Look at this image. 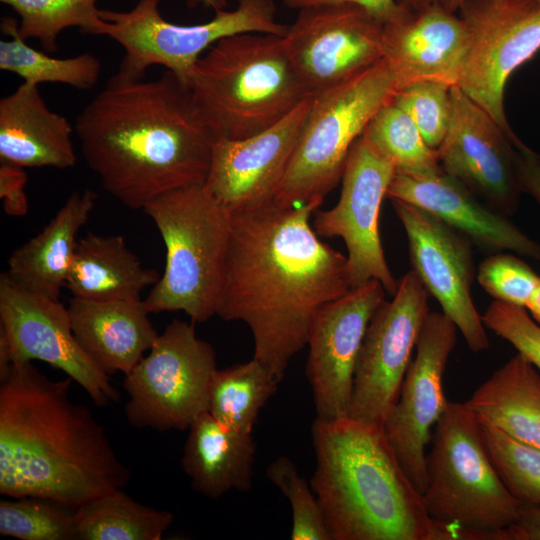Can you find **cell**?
<instances>
[{
    "mask_svg": "<svg viewBox=\"0 0 540 540\" xmlns=\"http://www.w3.org/2000/svg\"><path fill=\"white\" fill-rule=\"evenodd\" d=\"M451 117L437 148L441 169L494 210L514 214L523 194L517 146L508 134L458 86H452Z\"/></svg>",
    "mask_w": 540,
    "mask_h": 540,
    "instance_id": "16",
    "label": "cell"
},
{
    "mask_svg": "<svg viewBox=\"0 0 540 540\" xmlns=\"http://www.w3.org/2000/svg\"><path fill=\"white\" fill-rule=\"evenodd\" d=\"M458 328L443 312L430 311L416 356L405 374L398 399L383 427L405 473L422 494L427 487V446L447 404L443 375L456 345Z\"/></svg>",
    "mask_w": 540,
    "mask_h": 540,
    "instance_id": "17",
    "label": "cell"
},
{
    "mask_svg": "<svg viewBox=\"0 0 540 540\" xmlns=\"http://www.w3.org/2000/svg\"><path fill=\"white\" fill-rule=\"evenodd\" d=\"M97 195L74 191L49 223L15 249L8 259V276L20 286L59 300L72 263L80 229L88 221Z\"/></svg>",
    "mask_w": 540,
    "mask_h": 540,
    "instance_id": "25",
    "label": "cell"
},
{
    "mask_svg": "<svg viewBox=\"0 0 540 540\" xmlns=\"http://www.w3.org/2000/svg\"><path fill=\"white\" fill-rule=\"evenodd\" d=\"M506 540H540V507L521 505L516 520L505 530Z\"/></svg>",
    "mask_w": 540,
    "mask_h": 540,
    "instance_id": "43",
    "label": "cell"
},
{
    "mask_svg": "<svg viewBox=\"0 0 540 540\" xmlns=\"http://www.w3.org/2000/svg\"><path fill=\"white\" fill-rule=\"evenodd\" d=\"M196 4H202L206 8L213 9L215 12L225 10L228 0H193Z\"/></svg>",
    "mask_w": 540,
    "mask_h": 540,
    "instance_id": "46",
    "label": "cell"
},
{
    "mask_svg": "<svg viewBox=\"0 0 540 540\" xmlns=\"http://www.w3.org/2000/svg\"><path fill=\"white\" fill-rule=\"evenodd\" d=\"M143 211L166 249L163 275L143 299L149 313L182 311L193 322L217 315L231 219L204 184L166 192Z\"/></svg>",
    "mask_w": 540,
    "mask_h": 540,
    "instance_id": "6",
    "label": "cell"
},
{
    "mask_svg": "<svg viewBox=\"0 0 540 540\" xmlns=\"http://www.w3.org/2000/svg\"><path fill=\"white\" fill-rule=\"evenodd\" d=\"M73 333L107 375L128 374L158 337L143 300H88L68 304Z\"/></svg>",
    "mask_w": 540,
    "mask_h": 540,
    "instance_id": "23",
    "label": "cell"
},
{
    "mask_svg": "<svg viewBox=\"0 0 540 540\" xmlns=\"http://www.w3.org/2000/svg\"><path fill=\"white\" fill-rule=\"evenodd\" d=\"M281 380L256 358L217 369L208 392L207 411L231 429L252 433L259 412Z\"/></svg>",
    "mask_w": 540,
    "mask_h": 540,
    "instance_id": "30",
    "label": "cell"
},
{
    "mask_svg": "<svg viewBox=\"0 0 540 540\" xmlns=\"http://www.w3.org/2000/svg\"><path fill=\"white\" fill-rule=\"evenodd\" d=\"M385 294L382 284L372 279L328 302L315 315L307 338L305 373L313 393L316 419L349 417L359 351Z\"/></svg>",
    "mask_w": 540,
    "mask_h": 540,
    "instance_id": "19",
    "label": "cell"
},
{
    "mask_svg": "<svg viewBox=\"0 0 540 540\" xmlns=\"http://www.w3.org/2000/svg\"><path fill=\"white\" fill-rule=\"evenodd\" d=\"M0 534L21 540H77L75 510L39 497L1 500Z\"/></svg>",
    "mask_w": 540,
    "mask_h": 540,
    "instance_id": "34",
    "label": "cell"
},
{
    "mask_svg": "<svg viewBox=\"0 0 540 540\" xmlns=\"http://www.w3.org/2000/svg\"><path fill=\"white\" fill-rule=\"evenodd\" d=\"M408 241L412 271L474 353L489 348L482 316L471 295L475 278L473 244L434 214L391 199Z\"/></svg>",
    "mask_w": 540,
    "mask_h": 540,
    "instance_id": "18",
    "label": "cell"
},
{
    "mask_svg": "<svg viewBox=\"0 0 540 540\" xmlns=\"http://www.w3.org/2000/svg\"><path fill=\"white\" fill-rule=\"evenodd\" d=\"M397 91L395 74L383 58L353 78L313 96L274 202L319 207L341 181L353 144Z\"/></svg>",
    "mask_w": 540,
    "mask_h": 540,
    "instance_id": "8",
    "label": "cell"
},
{
    "mask_svg": "<svg viewBox=\"0 0 540 540\" xmlns=\"http://www.w3.org/2000/svg\"><path fill=\"white\" fill-rule=\"evenodd\" d=\"M362 136L393 163L397 173L424 175L441 169L437 150L427 144L410 117L393 100L375 114Z\"/></svg>",
    "mask_w": 540,
    "mask_h": 540,
    "instance_id": "32",
    "label": "cell"
},
{
    "mask_svg": "<svg viewBox=\"0 0 540 540\" xmlns=\"http://www.w3.org/2000/svg\"><path fill=\"white\" fill-rule=\"evenodd\" d=\"M467 48L464 24L440 3L384 24V59L398 90L422 81L456 86Z\"/></svg>",
    "mask_w": 540,
    "mask_h": 540,
    "instance_id": "22",
    "label": "cell"
},
{
    "mask_svg": "<svg viewBox=\"0 0 540 540\" xmlns=\"http://www.w3.org/2000/svg\"><path fill=\"white\" fill-rule=\"evenodd\" d=\"M451 86L422 81L398 90L393 102L413 121L427 144L436 149L442 143L451 117Z\"/></svg>",
    "mask_w": 540,
    "mask_h": 540,
    "instance_id": "37",
    "label": "cell"
},
{
    "mask_svg": "<svg viewBox=\"0 0 540 540\" xmlns=\"http://www.w3.org/2000/svg\"><path fill=\"white\" fill-rule=\"evenodd\" d=\"M28 177L23 167L0 162V198L6 214L21 217L28 212L25 185Z\"/></svg>",
    "mask_w": 540,
    "mask_h": 540,
    "instance_id": "40",
    "label": "cell"
},
{
    "mask_svg": "<svg viewBox=\"0 0 540 540\" xmlns=\"http://www.w3.org/2000/svg\"><path fill=\"white\" fill-rule=\"evenodd\" d=\"M337 3L359 5L365 8L383 24L397 21L409 13V11L401 6L397 0H284V4L287 7L298 10L307 7Z\"/></svg>",
    "mask_w": 540,
    "mask_h": 540,
    "instance_id": "41",
    "label": "cell"
},
{
    "mask_svg": "<svg viewBox=\"0 0 540 540\" xmlns=\"http://www.w3.org/2000/svg\"><path fill=\"white\" fill-rule=\"evenodd\" d=\"M173 520L171 512L143 505L123 488L75 510L77 540H160Z\"/></svg>",
    "mask_w": 540,
    "mask_h": 540,
    "instance_id": "29",
    "label": "cell"
},
{
    "mask_svg": "<svg viewBox=\"0 0 540 540\" xmlns=\"http://www.w3.org/2000/svg\"><path fill=\"white\" fill-rule=\"evenodd\" d=\"M409 12H416L433 4L439 3V0H397Z\"/></svg>",
    "mask_w": 540,
    "mask_h": 540,
    "instance_id": "45",
    "label": "cell"
},
{
    "mask_svg": "<svg viewBox=\"0 0 540 540\" xmlns=\"http://www.w3.org/2000/svg\"><path fill=\"white\" fill-rule=\"evenodd\" d=\"M464 0H439V3L451 12H457Z\"/></svg>",
    "mask_w": 540,
    "mask_h": 540,
    "instance_id": "47",
    "label": "cell"
},
{
    "mask_svg": "<svg viewBox=\"0 0 540 540\" xmlns=\"http://www.w3.org/2000/svg\"><path fill=\"white\" fill-rule=\"evenodd\" d=\"M533 320L540 325V284L530 297L526 307Z\"/></svg>",
    "mask_w": 540,
    "mask_h": 540,
    "instance_id": "44",
    "label": "cell"
},
{
    "mask_svg": "<svg viewBox=\"0 0 540 540\" xmlns=\"http://www.w3.org/2000/svg\"><path fill=\"white\" fill-rule=\"evenodd\" d=\"M395 173L393 163L361 136L349 152L337 204L316 212L312 226L317 235L340 237L346 245L351 288L375 279L389 295L398 289L379 234L381 204Z\"/></svg>",
    "mask_w": 540,
    "mask_h": 540,
    "instance_id": "13",
    "label": "cell"
},
{
    "mask_svg": "<svg viewBox=\"0 0 540 540\" xmlns=\"http://www.w3.org/2000/svg\"><path fill=\"white\" fill-rule=\"evenodd\" d=\"M266 476L287 498L292 511V540H330L319 501L294 462L280 456L270 463Z\"/></svg>",
    "mask_w": 540,
    "mask_h": 540,
    "instance_id": "36",
    "label": "cell"
},
{
    "mask_svg": "<svg viewBox=\"0 0 540 540\" xmlns=\"http://www.w3.org/2000/svg\"><path fill=\"white\" fill-rule=\"evenodd\" d=\"M186 86L216 138L233 140L270 128L313 97L283 36L257 32L213 44L194 65Z\"/></svg>",
    "mask_w": 540,
    "mask_h": 540,
    "instance_id": "5",
    "label": "cell"
},
{
    "mask_svg": "<svg viewBox=\"0 0 540 540\" xmlns=\"http://www.w3.org/2000/svg\"><path fill=\"white\" fill-rule=\"evenodd\" d=\"M74 129L102 187L135 210L166 192L204 184L216 140L188 87L166 69L153 80L114 74Z\"/></svg>",
    "mask_w": 540,
    "mask_h": 540,
    "instance_id": "2",
    "label": "cell"
},
{
    "mask_svg": "<svg viewBox=\"0 0 540 540\" xmlns=\"http://www.w3.org/2000/svg\"><path fill=\"white\" fill-rule=\"evenodd\" d=\"M384 24L351 3L299 10L283 40L303 82L315 96L384 58Z\"/></svg>",
    "mask_w": 540,
    "mask_h": 540,
    "instance_id": "14",
    "label": "cell"
},
{
    "mask_svg": "<svg viewBox=\"0 0 540 540\" xmlns=\"http://www.w3.org/2000/svg\"><path fill=\"white\" fill-rule=\"evenodd\" d=\"M0 331L8 340L12 363L46 362L79 384L96 405L119 401L109 375L78 343L68 308L20 286L6 272L0 276Z\"/></svg>",
    "mask_w": 540,
    "mask_h": 540,
    "instance_id": "15",
    "label": "cell"
},
{
    "mask_svg": "<svg viewBox=\"0 0 540 540\" xmlns=\"http://www.w3.org/2000/svg\"><path fill=\"white\" fill-rule=\"evenodd\" d=\"M20 17L18 33L24 39H38L47 53L57 51L59 34L70 27L99 35L103 20L97 0H0Z\"/></svg>",
    "mask_w": 540,
    "mask_h": 540,
    "instance_id": "33",
    "label": "cell"
},
{
    "mask_svg": "<svg viewBox=\"0 0 540 540\" xmlns=\"http://www.w3.org/2000/svg\"><path fill=\"white\" fill-rule=\"evenodd\" d=\"M19 23L4 18L1 31L10 40L0 41V69L14 73L24 83H61L78 89L94 87L102 71L101 61L91 53L70 58H55L30 47L18 33Z\"/></svg>",
    "mask_w": 540,
    "mask_h": 540,
    "instance_id": "31",
    "label": "cell"
},
{
    "mask_svg": "<svg viewBox=\"0 0 540 540\" xmlns=\"http://www.w3.org/2000/svg\"><path fill=\"white\" fill-rule=\"evenodd\" d=\"M477 280L494 300L524 308L540 284V276L527 263L504 252L493 253L481 262Z\"/></svg>",
    "mask_w": 540,
    "mask_h": 540,
    "instance_id": "38",
    "label": "cell"
},
{
    "mask_svg": "<svg viewBox=\"0 0 540 540\" xmlns=\"http://www.w3.org/2000/svg\"><path fill=\"white\" fill-rule=\"evenodd\" d=\"M74 127L52 111L39 86L22 83L0 99V162L23 168L75 166Z\"/></svg>",
    "mask_w": 540,
    "mask_h": 540,
    "instance_id": "24",
    "label": "cell"
},
{
    "mask_svg": "<svg viewBox=\"0 0 540 540\" xmlns=\"http://www.w3.org/2000/svg\"><path fill=\"white\" fill-rule=\"evenodd\" d=\"M465 404L481 424L540 448V371L521 353L499 367Z\"/></svg>",
    "mask_w": 540,
    "mask_h": 540,
    "instance_id": "28",
    "label": "cell"
},
{
    "mask_svg": "<svg viewBox=\"0 0 540 540\" xmlns=\"http://www.w3.org/2000/svg\"><path fill=\"white\" fill-rule=\"evenodd\" d=\"M73 379L52 380L32 361L0 378V493L76 510L124 488L130 470L90 409L71 399Z\"/></svg>",
    "mask_w": 540,
    "mask_h": 540,
    "instance_id": "3",
    "label": "cell"
},
{
    "mask_svg": "<svg viewBox=\"0 0 540 540\" xmlns=\"http://www.w3.org/2000/svg\"><path fill=\"white\" fill-rule=\"evenodd\" d=\"M217 370L212 345L194 325L173 320L125 376V415L135 428L186 430L207 411L208 392Z\"/></svg>",
    "mask_w": 540,
    "mask_h": 540,
    "instance_id": "10",
    "label": "cell"
},
{
    "mask_svg": "<svg viewBox=\"0 0 540 540\" xmlns=\"http://www.w3.org/2000/svg\"><path fill=\"white\" fill-rule=\"evenodd\" d=\"M459 17L467 48L457 85L508 134V79L540 51V0H464Z\"/></svg>",
    "mask_w": 540,
    "mask_h": 540,
    "instance_id": "11",
    "label": "cell"
},
{
    "mask_svg": "<svg viewBox=\"0 0 540 540\" xmlns=\"http://www.w3.org/2000/svg\"><path fill=\"white\" fill-rule=\"evenodd\" d=\"M482 320L486 328L510 343L540 371V325L526 308L494 300Z\"/></svg>",
    "mask_w": 540,
    "mask_h": 540,
    "instance_id": "39",
    "label": "cell"
},
{
    "mask_svg": "<svg viewBox=\"0 0 540 540\" xmlns=\"http://www.w3.org/2000/svg\"><path fill=\"white\" fill-rule=\"evenodd\" d=\"M430 443L422 493L429 516L461 530L466 540H506L521 504L497 473L481 423L465 402L447 401Z\"/></svg>",
    "mask_w": 540,
    "mask_h": 540,
    "instance_id": "7",
    "label": "cell"
},
{
    "mask_svg": "<svg viewBox=\"0 0 540 540\" xmlns=\"http://www.w3.org/2000/svg\"><path fill=\"white\" fill-rule=\"evenodd\" d=\"M488 455L510 494L521 504L540 507V448L481 424Z\"/></svg>",
    "mask_w": 540,
    "mask_h": 540,
    "instance_id": "35",
    "label": "cell"
},
{
    "mask_svg": "<svg viewBox=\"0 0 540 540\" xmlns=\"http://www.w3.org/2000/svg\"><path fill=\"white\" fill-rule=\"evenodd\" d=\"M310 481L330 540H465L427 513L382 425L315 419Z\"/></svg>",
    "mask_w": 540,
    "mask_h": 540,
    "instance_id": "4",
    "label": "cell"
},
{
    "mask_svg": "<svg viewBox=\"0 0 540 540\" xmlns=\"http://www.w3.org/2000/svg\"><path fill=\"white\" fill-rule=\"evenodd\" d=\"M160 276L145 267L120 235L89 233L79 238L65 286L88 300H141Z\"/></svg>",
    "mask_w": 540,
    "mask_h": 540,
    "instance_id": "27",
    "label": "cell"
},
{
    "mask_svg": "<svg viewBox=\"0 0 540 540\" xmlns=\"http://www.w3.org/2000/svg\"><path fill=\"white\" fill-rule=\"evenodd\" d=\"M386 197L434 214L484 252L508 251L540 262V243L442 169L424 175L396 172Z\"/></svg>",
    "mask_w": 540,
    "mask_h": 540,
    "instance_id": "21",
    "label": "cell"
},
{
    "mask_svg": "<svg viewBox=\"0 0 540 540\" xmlns=\"http://www.w3.org/2000/svg\"><path fill=\"white\" fill-rule=\"evenodd\" d=\"M518 171L523 193L540 205V154L523 142L517 146Z\"/></svg>",
    "mask_w": 540,
    "mask_h": 540,
    "instance_id": "42",
    "label": "cell"
},
{
    "mask_svg": "<svg viewBox=\"0 0 540 540\" xmlns=\"http://www.w3.org/2000/svg\"><path fill=\"white\" fill-rule=\"evenodd\" d=\"M311 100L258 134L236 140L216 138L204 185L229 215L274 201Z\"/></svg>",
    "mask_w": 540,
    "mask_h": 540,
    "instance_id": "20",
    "label": "cell"
},
{
    "mask_svg": "<svg viewBox=\"0 0 540 540\" xmlns=\"http://www.w3.org/2000/svg\"><path fill=\"white\" fill-rule=\"evenodd\" d=\"M255 456L252 433L226 427L206 411L188 428L181 465L195 491L217 499L251 489Z\"/></svg>",
    "mask_w": 540,
    "mask_h": 540,
    "instance_id": "26",
    "label": "cell"
},
{
    "mask_svg": "<svg viewBox=\"0 0 540 540\" xmlns=\"http://www.w3.org/2000/svg\"><path fill=\"white\" fill-rule=\"evenodd\" d=\"M159 3L139 0L125 12L100 9L99 35L110 37L124 51L117 76L143 79L149 67L159 65L186 85L198 59L219 40L248 32L283 36L288 30L276 20L274 0H238L235 9L216 11L208 22L194 25L167 21Z\"/></svg>",
    "mask_w": 540,
    "mask_h": 540,
    "instance_id": "9",
    "label": "cell"
},
{
    "mask_svg": "<svg viewBox=\"0 0 540 540\" xmlns=\"http://www.w3.org/2000/svg\"><path fill=\"white\" fill-rule=\"evenodd\" d=\"M317 208L272 201L230 215L217 316L249 327L253 357L280 380L307 345L320 308L352 289L347 257L320 240L310 224Z\"/></svg>",
    "mask_w": 540,
    "mask_h": 540,
    "instance_id": "1",
    "label": "cell"
},
{
    "mask_svg": "<svg viewBox=\"0 0 540 540\" xmlns=\"http://www.w3.org/2000/svg\"><path fill=\"white\" fill-rule=\"evenodd\" d=\"M429 297L411 270L400 278L393 299L377 308L357 358L349 417L383 426L430 312Z\"/></svg>",
    "mask_w": 540,
    "mask_h": 540,
    "instance_id": "12",
    "label": "cell"
}]
</instances>
